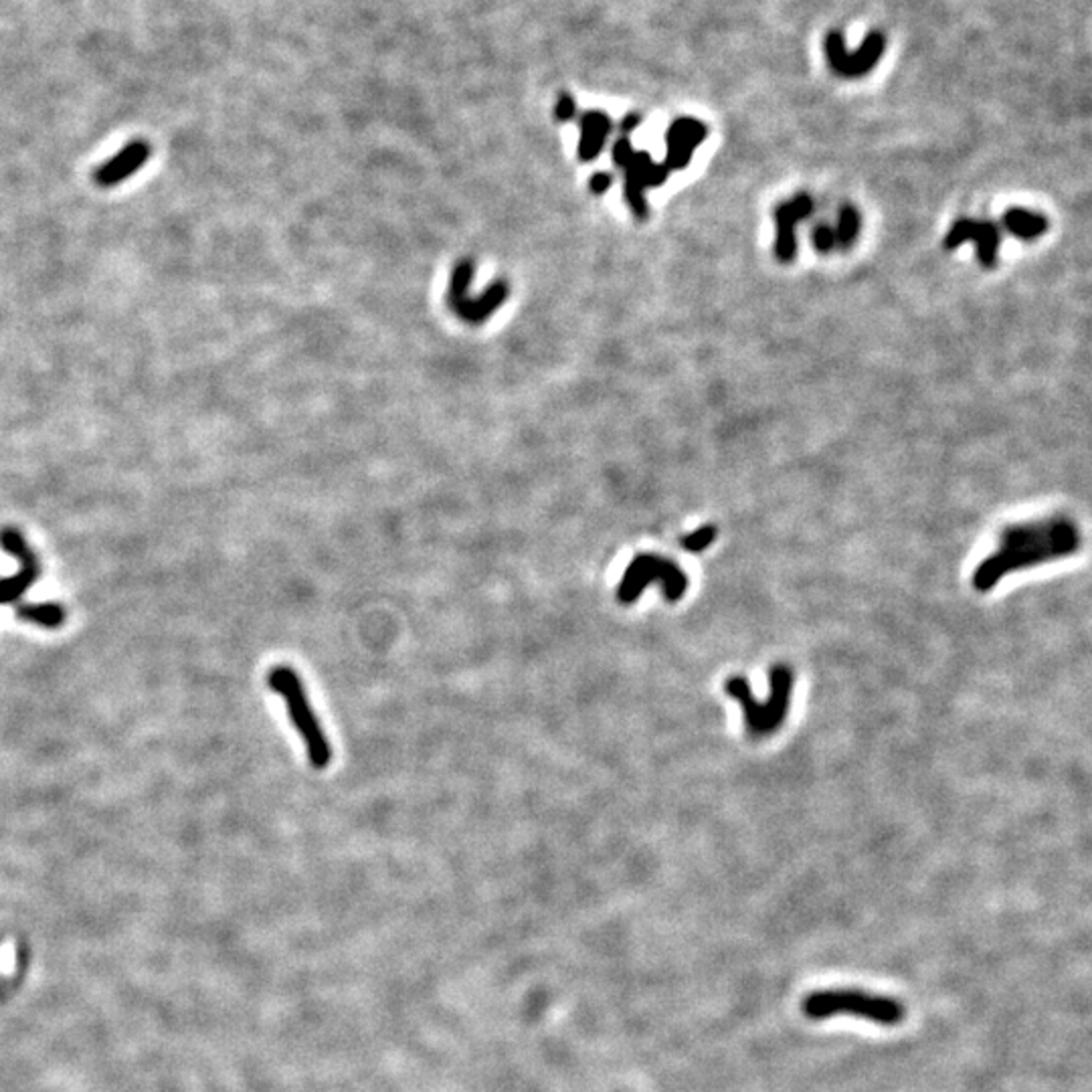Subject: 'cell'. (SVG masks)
<instances>
[{"label":"cell","mask_w":1092,"mask_h":1092,"mask_svg":"<svg viewBox=\"0 0 1092 1092\" xmlns=\"http://www.w3.org/2000/svg\"><path fill=\"white\" fill-rule=\"evenodd\" d=\"M834 233H836V246L838 250L845 251V250H852L854 243L860 237L862 231V217L856 206L852 205H845L840 208L838 212V221L832 225Z\"/></svg>","instance_id":"12"},{"label":"cell","mask_w":1092,"mask_h":1092,"mask_svg":"<svg viewBox=\"0 0 1092 1092\" xmlns=\"http://www.w3.org/2000/svg\"><path fill=\"white\" fill-rule=\"evenodd\" d=\"M267 684L273 692L284 698L290 720L296 726V731L299 733L303 745H306L312 767L326 769L332 761V749L318 722V716L310 706L308 694L306 688H303L301 678L296 674L294 667L276 665L271 667L267 674Z\"/></svg>","instance_id":"3"},{"label":"cell","mask_w":1092,"mask_h":1092,"mask_svg":"<svg viewBox=\"0 0 1092 1092\" xmlns=\"http://www.w3.org/2000/svg\"><path fill=\"white\" fill-rule=\"evenodd\" d=\"M1001 223H1004L1008 233H1012L1020 241H1036L1048 231V219L1044 215L1020 206L1006 210Z\"/></svg>","instance_id":"10"},{"label":"cell","mask_w":1092,"mask_h":1092,"mask_svg":"<svg viewBox=\"0 0 1092 1092\" xmlns=\"http://www.w3.org/2000/svg\"><path fill=\"white\" fill-rule=\"evenodd\" d=\"M17 617L47 629H55L66 621V612L57 603H28L17 607Z\"/></svg>","instance_id":"11"},{"label":"cell","mask_w":1092,"mask_h":1092,"mask_svg":"<svg viewBox=\"0 0 1092 1092\" xmlns=\"http://www.w3.org/2000/svg\"><path fill=\"white\" fill-rule=\"evenodd\" d=\"M714 538H716V528L714 526H703V528L694 530L692 534L684 536L682 546L690 553H701V551L708 549V546L714 542Z\"/></svg>","instance_id":"13"},{"label":"cell","mask_w":1092,"mask_h":1092,"mask_svg":"<svg viewBox=\"0 0 1092 1092\" xmlns=\"http://www.w3.org/2000/svg\"><path fill=\"white\" fill-rule=\"evenodd\" d=\"M769 680H771L773 690H771V698H769V701H765L763 705H758L754 701V696H751L749 684L743 678L735 676V678L728 680L726 686H724L726 694L741 703L743 712H745L747 733L752 739L771 737L775 731H779V726L783 724V720L787 718V712H789V701H792V692H794L792 667L775 665L773 670L769 672Z\"/></svg>","instance_id":"4"},{"label":"cell","mask_w":1092,"mask_h":1092,"mask_svg":"<svg viewBox=\"0 0 1092 1092\" xmlns=\"http://www.w3.org/2000/svg\"><path fill=\"white\" fill-rule=\"evenodd\" d=\"M801 1012L811 1022H822L838 1016H852L885 1027L898 1025L906 1016L902 1001L888 995H878V993L852 989V987L811 991L803 999Z\"/></svg>","instance_id":"2"},{"label":"cell","mask_w":1092,"mask_h":1092,"mask_svg":"<svg viewBox=\"0 0 1092 1092\" xmlns=\"http://www.w3.org/2000/svg\"><path fill=\"white\" fill-rule=\"evenodd\" d=\"M1080 549V530L1065 516L1008 526L999 536L997 551L974 572V587L981 593L995 587L1008 572L1065 559Z\"/></svg>","instance_id":"1"},{"label":"cell","mask_w":1092,"mask_h":1092,"mask_svg":"<svg viewBox=\"0 0 1092 1092\" xmlns=\"http://www.w3.org/2000/svg\"><path fill=\"white\" fill-rule=\"evenodd\" d=\"M963 243H974L978 250V259L985 269H993L999 257V227L993 221L985 219H959L951 225L949 233L945 235V248L957 250Z\"/></svg>","instance_id":"7"},{"label":"cell","mask_w":1092,"mask_h":1092,"mask_svg":"<svg viewBox=\"0 0 1092 1092\" xmlns=\"http://www.w3.org/2000/svg\"><path fill=\"white\" fill-rule=\"evenodd\" d=\"M811 246H813V250L819 251V253H832L834 250H838L834 227L828 225V223H822V225L813 227V231H811Z\"/></svg>","instance_id":"14"},{"label":"cell","mask_w":1092,"mask_h":1092,"mask_svg":"<svg viewBox=\"0 0 1092 1092\" xmlns=\"http://www.w3.org/2000/svg\"><path fill=\"white\" fill-rule=\"evenodd\" d=\"M813 201L809 195L801 193L783 201L775 210V257L781 263L794 261L797 255V225L809 217Z\"/></svg>","instance_id":"8"},{"label":"cell","mask_w":1092,"mask_h":1092,"mask_svg":"<svg viewBox=\"0 0 1092 1092\" xmlns=\"http://www.w3.org/2000/svg\"><path fill=\"white\" fill-rule=\"evenodd\" d=\"M0 546H3L5 553L17 557V561L21 563V569L15 576L0 581V605H5L19 601L24 591L39 579L41 569L35 553L30 551L24 536L17 528L7 526L0 530Z\"/></svg>","instance_id":"6"},{"label":"cell","mask_w":1092,"mask_h":1092,"mask_svg":"<svg viewBox=\"0 0 1092 1092\" xmlns=\"http://www.w3.org/2000/svg\"><path fill=\"white\" fill-rule=\"evenodd\" d=\"M652 583L661 585L663 597L667 601H678L688 589V576L674 561H667L665 557L637 555L625 569L623 579L617 587L619 603H635Z\"/></svg>","instance_id":"5"},{"label":"cell","mask_w":1092,"mask_h":1092,"mask_svg":"<svg viewBox=\"0 0 1092 1092\" xmlns=\"http://www.w3.org/2000/svg\"><path fill=\"white\" fill-rule=\"evenodd\" d=\"M150 157H152V148L146 140H132L130 144L117 150L108 162L96 168L94 182L102 189H112L115 185H121V182H126L136 172H140L150 160Z\"/></svg>","instance_id":"9"}]
</instances>
